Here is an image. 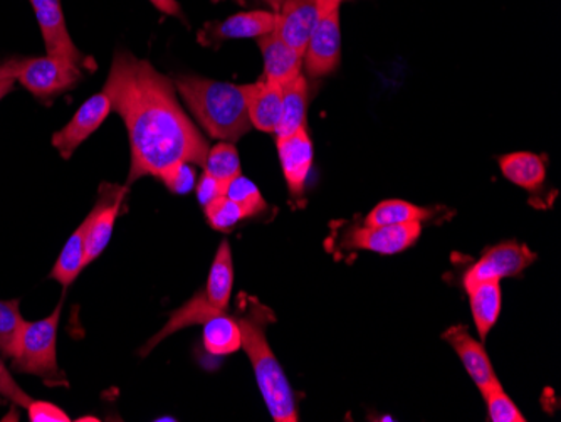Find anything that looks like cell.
Instances as JSON below:
<instances>
[{
	"label": "cell",
	"instance_id": "38",
	"mask_svg": "<svg viewBox=\"0 0 561 422\" xmlns=\"http://www.w3.org/2000/svg\"><path fill=\"white\" fill-rule=\"evenodd\" d=\"M14 78H9V80H2L0 81V102L4 100L5 96H8L9 93H11L12 88H14L15 84Z\"/></svg>",
	"mask_w": 561,
	"mask_h": 422
},
{
	"label": "cell",
	"instance_id": "11",
	"mask_svg": "<svg viewBox=\"0 0 561 422\" xmlns=\"http://www.w3.org/2000/svg\"><path fill=\"white\" fill-rule=\"evenodd\" d=\"M126 187L115 184H103L93 207V223L87 238V253H84V267L93 263L105 251L115 229L116 217L122 210Z\"/></svg>",
	"mask_w": 561,
	"mask_h": 422
},
{
	"label": "cell",
	"instance_id": "23",
	"mask_svg": "<svg viewBox=\"0 0 561 422\" xmlns=\"http://www.w3.org/2000/svg\"><path fill=\"white\" fill-rule=\"evenodd\" d=\"M308 109V81L302 75L283 87V113L276 137H286L306 127Z\"/></svg>",
	"mask_w": 561,
	"mask_h": 422
},
{
	"label": "cell",
	"instance_id": "24",
	"mask_svg": "<svg viewBox=\"0 0 561 422\" xmlns=\"http://www.w3.org/2000/svg\"><path fill=\"white\" fill-rule=\"evenodd\" d=\"M204 346L213 355H229L242 349V333L238 320L224 313L204 323Z\"/></svg>",
	"mask_w": 561,
	"mask_h": 422
},
{
	"label": "cell",
	"instance_id": "13",
	"mask_svg": "<svg viewBox=\"0 0 561 422\" xmlns=\"http://www.w3.org/2000/svg\"><path fill=\"white\" fill-rule=\"evenodd\" d=\"M277 153L289 192L293 197H301L313 166V144L308 127L286 137H277Z\"/></svg>",
	"mask_w": 561,
	"mask_h": 422
},
{
	"label": "cell",
	"instance_id": "25",
	"mask_svg": "<svg viewBox=\"0 0 561 422\" xmlns=\"http://www.w3.org/2000/svg\"><path fill=\"white\" fill-rule=\"evenodd\" d=\"M431 217L432 210L425 209V207H419L415 204L407 203V201H399V198H390V201H381L371 209V213L365 217V226L378 228V226L424 223Z\"/></svg>",
	"mask_w": 561,
	"mask_h": 422
},
{
	"label": "cell",
	"instance_id": "36",
	"mask_svg": "<svg viewBox=\"0 0 561 422\" xmlns=\"http://www.w3.org/2000/svg\"><path fill=\"white\" fill-rule=\"evenodd\" d=\"M150 2L163 14L182 18V9L176 0H150Z\"/></svg>",
	"mask_w": 561,
	"mask_h": 422
},
{
	"label": "cell",
	"instance_id": "35",
	"mask_svg": "<svg viewBox=\"0 0 561 422\" xmlns=\"http://www.w3.org/2000/svg\"><path fill=\"white\" fill-rule=\"evenodd\" d=\"M25 59L27 58H14L2 62V65H0V81L9 80V78L18 80L19 71H21L22 66H24Z\"/></svg>",
	"mask_w": 561,
	"mask_h": 422
},
{
	"label": "cell",
	"instance_id": "19",
	"mask_svg": "<svg viewBox=\"0 0 561 422\" xmlns=\"http://www.w3.org/2000/svg\"><path fill=\"white\" fill-rule=\"evenodd\" d=\"M471 304L476 329L482 340L490 335L501 313V285L497 280L478 283L466 288Z\"/></svg>",
	"mask_w": 561,
	"mask_h": 422
},
{
	"label": "cell",
	"instance_id": "28",
	"mask_svg": "<svg viewBox=\"0 0 561 422\" xmlns=\"http://www.w3.org/2000/svg\"><path fill=\"white\" fill-rule=\"evenodd\" d=\"M226 195L244 209L245 216L254 217L266 210V201L261 195L256 184H252L244 175H238L234 181L229 182Z\"/></svg>",
	"mask_w": 561,
	"mask_h": 422
},
{
	"label": "cell",
	"instance_id": "34",
	"mask_svg": "<svg viewBox=\"0 0 561 422\" xmlns=\"http://www.w3.org/2000/svg\"><path fill=\"white\" fill-rule=\"evenodd\" d=\"M226 185L220 184L219 181H216V179L210 178V175H207V173L204 172V175H202L201 182H198L197 185L198 203H201V206L206 207L207 204L213 203L216 198L226 195Z\"/></svg>",
	"mask_w": 561,
	"mask_h": 422
},
{
	"label": "cell",
	"instance_id": "5",
	"mask_svg": "<svg viewBox=\"0 0 561 422\" xmlns=\"http://www.w3.org/2000/svg\"><path fill=\"white\" fill-rule=\"evenodd\" d=\"M81 78L83 75L80 66L69 59L49 55L25 59L18 75L19 83L39 100L71 90Z\"/></svg>",
	"mask_w": 561,
	"mask_h": 422
},
{
	"label": "cell",
	"instance_id": "17",
	"mask_svg": "<svg viewBox=\"0 0 561 422\" xmlns=\"http://www.w3.org/2000/svg\"><path fill=\"white\" fill-rule=\"evenodd\" d=\"M276 27V12L251 11L239 12L226 21L213 24L207 30L206 41L220 43L227 39H249L270 34Z\"/></svg>",
	"mask_w": 561,
	"mask_h": 422
},
{
	"label": "cell",
	"instance_id": "22",
	"mask_svg": "<svg viewBox=\"0 0 561 422\" xmlns=\"http://www.w3.org/2000/svg\"><path fill=\"white\" fill-rule=\"evenodd\" d=\"M219 313H224V311L217 310V308H214L213 305L209 304L206 293H198L188 304H185L184 307L179 308V310L172 315L165 329L157 333V335L141 349V355H147L157 343L162 342L163 339L172 335V333L179 332V330L185 329V327L204 326L209 318L216 317V315Z\"/></svg>",
	"mask_w": 561,
	"mask_h": 422
},
{
	"label": "cell",
	"instance_id": "12",
	"mask_svg": "<svg viewBox=\"0 0 561 422\" xmlns=\"http://www.w3.org/2000/svg\"><path fill=\"white\" fill-rule=\"evenodd\" d=\"M31 4L46 44L47 55L69 59L78 66L83 65L84 55L75 46L66 27L61 0H31Z\"/></svg>",
	"mask_w": 561,
	"mask_h": 422
},
{
	"label": "cell",
	"instance_id": "30",
	"mask_svg": "<svg viewBox=\"0 0 561 422\" xmlns=\"http://www.w3.org/2000/svg\"><path fill=\"white\" fill-rule=\"evenodd\" d=\"M488 404V414L493 422H525V415L522 414L515 402L507 397L501 384L493 389L482 394Z\"/></svg>",
	"mask_w": 561,
	"mask_h": 422
},
{
	"label": "cell",
	"instance_id": "26",
	"mask_svg": "<svg viewBox=\"0 0 561 422\" xmlns=\"http://www.w3.org/2000/svg\"><path fill=\"white\" fill-rule=\"evenodd\" d=\"M204 172L226 187L229 182L241 175V160H239L238 148L234 147V144L222 141V144L209 148Z\"/></svg>",
	"mask_w": 561,
	"mask_h": 422
},
{
	"label": "cell",
	"instance_id": "37",
	"mask_svg": "<svg viewBox=\"0 0 561 422\" xmlns=\"http://www.w3.org/2000/svg\"><path fill=\"white\" fill-rule=\"evenodd\" d=\"M342 2L343 0H320L321 18L330 14V12L336 11V9H340V4H342Z\"/></svg>",
	"mask_w": 561,
	"mask_h": 422
},
{
	"label": "cell",
	"instance_id": "3",
	"mask_svg": "<svg viewBox=\"0 0 561 422\" xmlns=\"http://www.w3.org/2000/svg\"><path fill=\"white\" fill-rule=\"evenodd\" d=\"M176 90L210 137L238 141L251 130L241 87L201 77H179Z\"/></svg>",
	"mask_w": 561,
	"mask_h": 422
},
{
	"label": "cell",
	"instance_id": "21",
	"mask_svg": "<svg viewBox=\"0 0 561 422\" xmlns=\"http://www.w3.org/2000/svg\"><path fill=\"white\" fill-rule=\"evenodd\" d=\"M232 285H234V266H232V251L229 242H220L209 280H207L206 296L209 304L217 310L226 311L231 301Z\"/></svg>",
	"mask_w": 561,
	"mask_h": 422
},
{
	"label": "cell",
	"instance_id": "20",
	"mask_svg": "<svg viewBox=\"0 0 561 422\" xmlns=\"http://www.w3.org/2000/svg\"><path fill=\"white\" fill-rule=\"evenodd\" d=\"M501 172L507 181L525 189V191L535 192L543 187L547 179V163L543 157L531 152L507 153L500 159Z\"/></svg>",
	"mask_w": 561,
	"mask_h": 422
},
{
	"label": "cell",
	"instance_id": "39",
	"mask_svg": "<svg viewBox=\"0 0 561 422\" xmlns=\"http://www.w3.org/2000/svg\"><path fill=\"white\" fill-rule=\"evenodd\" d=\"M266 4H270V8L273 9L274 12L279 11L280 4H283V0H264Z\"/></svg>",
	"mask_w": 561,
	"mask_h": 422
},
{
	"label": "cell",
	"instance_id": "4",
	"mask_svg": "<svg viewBox=\"0 0 561 422\" xmlns=\"http://www.w3.org/2000/svg\"><path fill=\"white\" fill-rule=\"evenodd\" d=\"M62 301L47 318L37 321H25L15 351L14 368L22 374H33L49 384H66L65 376L58 367L59 318H61Z\"/></svg>",
	"mask_w": 561,
	"mask_h": 422
},
{
	"label": "cell",
	"instance_id": "9",
	"mask_svg": "<svg viewBox=\"0 0 561 422\" xmlns=\"http://www.w3.org/2000/svg\"><path fill=\"white\" fill-rule=\"evenodd\" d=\"M110 112H112V102L105 91L94 94L84 102L72 116L71 122L53 135V145L58 148L62 159H71L76 148L101 127V123L105 122Z\"/></svg>",
	"mask_w": 561,
	"mask_h": 422
},
{
	"label": "cell",
	"instance_id": "16",
	"mask_svg": "<svg viewBox=\"0 0 561 422\" xmlns=\"http://www.w3.org/2000/svg\"><path fill=\"white\" fill-rule=\"evenodd\" d=\"M264 59V78L285 87L301 75L302 55L291 49L274 31L257 37Z\"/></svg>",
	"mask_w": 561,
	"mask_h": 422
},
{
	"label": "cell",
	"instance_id": "27",
	"mask_svg": "<svg viewBox=\"0 0 561 422\" xmlns=\"http://www.w3.org/2000/svg\"><path fill=\"white\" fill-rule=\"evenodd\" d=\"M19 305H21L19 300H0V352L11 358L18 351L19 340L25 326Z\"/></svg>",
	"mask_w": 561,
	"mask_h": 422
},
{
	"label": "cell",
	"instance_id": "18",
	"mask_svg": "<svg viewBox=\"0 0 561 422\" xmlns=\"http://www.w3.org/2000/svg\"><path fill=\"white\" fill-rule=\"evenodd\" d=\"M94 213L91 210L87 219L78 226L71 238L66 241L55 267L50 271V278L61 283L65 288L75 283L84 270V253H87V238L93 223Z\"/></svg>",
	"mask_w": 561,
	"mask_h": 422
},
{
	"label": "cell",
	"instance_id": "29",
	"mask_svg": "<svg viewBox=\"0 0 561 422\" xmlns=\"http://www.w3.org/2000/svg\"><path fill=\"white\" fill-rule=\"evenodd\" d=\"M204 210H206L209 225L213 226L214 229H217V231L224 232L234 228L239 220L248 217L245 216L244 209H242L238 203H234L232 198L227 197V195H222V197L216 198L213 203L207 204Z\"/></svg>",
	"mask_w": 561,
	"mask_h": 422
},
{
	"label": "cell",
	"instance_id": "14",
	"mask_svg": "<svg viewBox=\"0 0 561 422\" xmlns=\"http://www.w3.org/2000/svg\"><path fill=\"white\" fill-rule=\"evenodd\" d=\"M443 339L453 346L461 358L462 365L468 370L469 377L474 380L481 394L488 392L500 384L494 374L493 364L488 357L481 342L469 335L468 329L462 326H454L444 333Z\"/></svg>",
	"mask_w": 561,
	"mask_h": 422
},
{
	"label": "cell",
	"instance_id": "2",
	"mask_svg": "<svg viewBox=\"0 0 561 422\" xmlns=\"http://www.w3.org/2000/svg\"><path fill=\"white\" fill-rule=\"evenodd\" d=\"M245 307L238 317L242 333V346L251 361L267 411L276 422H298V408L286 374L274 357L266 339L273 310L254 298L244 296Z\"/></svg>",
	"mask_w": 561,
	"mask_h": 422
},
{
	"label": "cell",
	"instance_id": "10",
	"mask_svg": "<svg viewBox=\"0 0 561 422\" xmlns=\"http://www.w3.org/2000/svg\"><path fill=\"white\" fill-rule=\"evenodd\" d=\"M320 19V0H283L276 12L274 33L305 56L306 46Z\"/></svg>",
	"mask_w": 561,
	"mask_h": 422
},
{
	"label": "cell",
	"instance_id": "33",
	"mask_svg": "<svg viewBox=\"0 0 561 422\" xmlns=\"http://www.w3.org/2000/svg\"><path fill=\"white\" fill-rule=\"evenodd\" d=\"M31 422H69V415L53 402L31 401L27 406Z\"/></svg>",
	"mask_w": 561,
	"mask_h": 422
},
{
	"label": "cell",
	"instance_id": "7",
	"mask_svg": "<svg viewBox=\"0 0 561 422\" xmlns=\"http://www.w3.org/2000/svg\"><path fill=\"white\" fill-rule=\"evenodd\" d=\"M342 58V30L340 9L323 15L306 46L302 65L311 78L327 77L335 71Z\"/></svg>",
	"mask_w": 561,
	"mask_h": 422
},
{
	"label": "cell",
	"instance_id": "31",
	"mask_svg": "<svg viewBox=\"0 0 561 422\" xmlns=\"http://www.w3.org/2000/svg\"><path fill=\"white\" fill-rule=\"evenodd\" d=\"M160 181H162L173 194H187V192L194 189L195 172L191 163H179V166L170 169Z\"/></svg>",
	"mask_w": 561,
	"mask_h": 422
},
{
	"label": "cell",
	"instance_id": "6",
	"mask_svg": "<svg viewBox=\"0 0 561 422\" xmlns=\"http://www.w3.org/2000/svg\"><path fill=\"white\" fill-rule=\"evenodd\" d=\"M537 260V254L529 250L528 246L516 241L503 242L482 253L481 260L469 267L465 276V286L478 285L488 280L513 278L522 275L526 267L531 266Z\"/></svg>",
	"mask_w": 561,
	"mask_h": 422
},
{
	"label": "cell",
	"instance_id": "1",
	"mask_svg": "<svg viewBox=\"0 0 561 422\" xmlns=\"http://www.w3.org/2000/svg\"><path fill=\"white\" fill-rule=\"evenodd\" d=\"M105 93L130 137L128 184L162 179L179 163L206 166L209 145L176 100L175 88L150 62L116 53Z\"/></svg>",
	"mask_w": 561,
	"mask_h": 422
},
{
	"label": "cell",
	"instance_id": "15",
	"mask_svg": "<svg viewBox=\"0 0 561 422\" xmlns=\"http://www.w3.org/2000/svg\"><path fill=\"white\" fill-rule=\"evenodd\" d=\"M241 91L252 127L266 134H276L283 113V87L263 77L257 83L244 84Z\"/></svg>",
	"mask_w": 561,
	"mask_h": 422
},
{
	"label": "cell",
	"instance_id": "8",
	"mask_svg": "<svg viewBox=\"0 0 561 422\" xmlns=\"http://www.w3.org/2000/svg\"><path fill=\"white\" fill-rule=\"evenodd\" d=\"M422 223H407V225L378 226V228L352 229L346 235L343 246L348 250L371 251V253L399 254L409 250L421 238Z\"/></svg>",
	"mask_w": 561,
	"mask_h": 422
},
{
	"label": "cell",
	"instance_id": "32",
	"mask_svg": "<svg viewBox=\"0 0 561 422\" xmlns=\"http://www.w3.org/2000/svg\"><path fill=\"white\" fill-rule=\"evenodd\" d=\"M0 396L5 397L9 401L14 402L15 406L27 409L31 404L30 396L24 392L21 386L15 383L14 377L11 376V372L5 367L4 362L0 358Z\"/></svg>",
	"mask_w": 561,
	"mask_h": 422
}]
</instances>
